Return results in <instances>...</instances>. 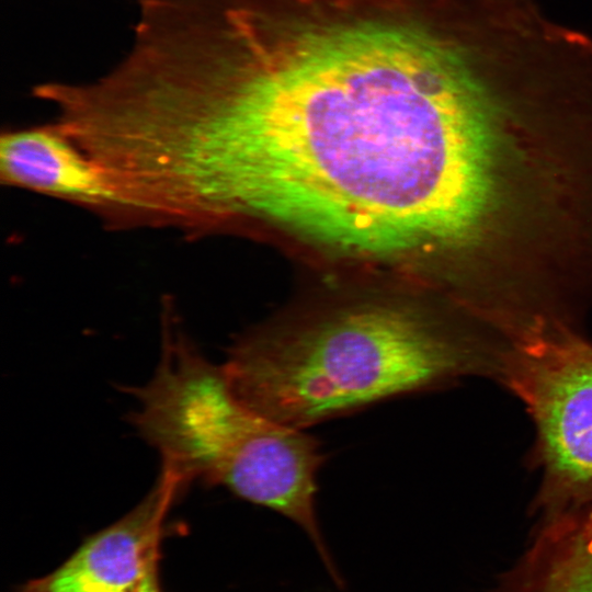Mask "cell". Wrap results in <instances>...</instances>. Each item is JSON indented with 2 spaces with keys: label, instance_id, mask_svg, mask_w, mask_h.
<instances>
[{
  "label": "cell",
  "instance_id": "obj_1",
  "mask_svg": "<svg viewBox=\"0 0 592 592\" xmlns=\"http://www.w3.org/2000/svg\"><path fill=\"white\" fill-rule=\"evenodd\" d=\"M517 144L469 0H231L184 75L166 147L198 235L255 219L474 271Z\"/></svg>",
  "mask_w": 592,
  "mask_h": 592
},
{
  "label": "cell",
  "instance_id": "obj_2",
  "mask_svg": "<svg viewBox=\"0 0 592 592\" xmlns=\"http://www.w3.org/2000/svg\"><path fill=\"white\" fill-rule=\"evenodd\" d=\"M504 341L424 308L363 303L238 340L221 365L238 398L304 430L468 376L494 377Z\"/></svg>",
  "mask_w": 592,
  "mask_h": 592
},
{
  "label": "cell",
  "instance_id": "obj_3",
  "mask_svg": "<svg viewBox=\"0 0 592 592\" xmlns=\"http://www.w3.org/2000/svg\"><path fill=\"white\" fill-rule=\"evenodd\" d=\"M167 310V309H166ZM169 310L160 361L151 379L132 387L138 406L129 420L155 447L161 465L189 485L200 479L273 510L297 524L327 572L339 570L316 513L317 441L257 412L231 389L223 366L205 358Z\"/></svg>",
  "mask_w": 592,
  "mask_h": 592
},
{
  "label": "cell",
  "instance_id": "obj_4",
  "mask_svg": "<svg viewBox=\"0 0 592 592\" xmlns=\"http://www.w3.org/2000/svg\"><path fill=\"white\" fill-rule=\"evenodd\" d=\"M496 378L534 424L538 505L572 522L592 512V342L558 328L508 343Z\"/></svg>",
  "mask_w": 592,
  "mask_h": 592
},
{
  "label": "cell",
  "instance_id": "obj_5",
  "mask_svg": "<svg viewBox=\"0 0 592 592\" xmlns=\"http://www.w3.org/2000/svg\"><path fill=\"white\" fill-rule=\"evenodd\" d=\"M185 481L161 465L146 497L90 537L46 579L44 592H127L156 576L164 517Z\"/></svg>",
  "mask_w": 592,
  "mask_h": 592
},
{
  "label": "cell",
  "instance_id": "obj_6",
  "mask_svg": "<svg viewBox=\"0 0 592 592\" xmlns=\"http://www.w3.org/2000/svg\"><path fill=\"white\" fill-rule=\"evenodd\" d=\"M2 184L67 201L115 227H130L111 174L58 123L9 130L0 138Z\"/></svg>",
  "mask_w": 592,
  "mask_h": 592
},
{
  "label": "cell",
  "instance_id": "obj_7",
  "mask_svg": "<svg viewBox=\"0 0 592 592\" xmlns=\"http://www.w3.org/2000/svg\"><path fill=\"white\" fill-rule=\"evenodd\" d=\"M127 592H159L156 576L147 579L140 585Z\"/></svg>",
  "mask_w": 592,
  "mask_h": 592
}]
</instances>
